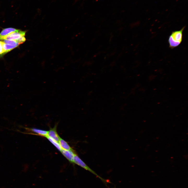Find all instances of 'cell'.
<instances>
[{
  "label": "cell",
  "mask_w": 188,
  "mask_h": 188,
  "mask_svg": "<svg viewBox=\"0 0 188 188\" xmlns=\"http://www.w3.org/2000/svg\"><path fill=\"white\" fill-rule=\"evenodd\" d=\"M46 137L48 140L59 151H60L62 149L60 146L59 144V143L54 139H52L46 136Z\"/></svg>",
  "instance_id": "30bf717a"
},
{
  "label": "cell",
  "mask_w": 188,
  "mask_h": 188,
  "mask_svg": "<svg viewBox=\"0 0 188 188\" xmlns=\"http://www.w3.org/2000/svg\"><path fill=\"white\" fill-rule=\"evenodd\" d=\"M60 152L70 162L73 163L75 153L73 150H66L62 149Z\"/></svg>",
  "instance_id": "277c9868"
},
{
  "label": "cell",
  "mask_w": 188,
  "mask_h": 188,
  "mask_svg": "<svg viewBox=\"0 0 188 188\" xmlns=\"http://www.w3.org/2000/svg\"><path fill=\"white\" fill-rule=\"evenodd\" d=\"M56 128V127L55 126L53 128H51L48 131L46 136L58 142L60 137L57 132Z\"/></svg>",
  "instance_id": "5b68a950"
},
{
  "label": "cell",
  "mask_w": 188,
  "mask_h": 188,
  "mask_svg": "<svg viewBox=\"0 0 188 188\" xmlns=\"http://www.w3.org/2000/svg\"><path fill=\"white\" fill-rule=\"evenodd\" d=\"M26 33V31L20 30L18 32H13L4 37L3 40L16 41L22 44L26 40L24 37Z\"/></svg>",
  "instance_id": "3957f363"
},
{
  "label": "cell",
  "mask_w": 188,
  "mask_h": 188,
  "mask_svg": "<svg viewBox=\"0 0 188 188\" xmlns=\"http://www.w3.org/2000/svg\"><path fill=\"white\" fill-rule=\"evenodd\" d=\"M20 30L9 28L4 29L0 33V40H3L4 37L13 32H18Z\"/></svg>",
  "instance_id": "8992f818"
},
{
  "label": "cell",
  "mask_w": 188,
  "mask_h": 188,
  "mask_svg": "<svg viewBox=\"0 0 188 188\" xmlns=\"http://www.w3.org/2000/svg\"><path fill=\"white\" fill-rule=\"evenodd\" d=\"M73 163L77 164L86 170L91 173L100 179L105 185H107L108 183H110V182L107 181L106 179L101 177L97 174L83 161L76 154H75L74 158Z\"/></svg>",
  "instance_id": "7a4b0ae2"
},
{
  "label": "cell",
  "mask_w": 188,
  "mask_h": 188,
  "mask_svg": "<svg viewBox=\"0 0 188 188\" xmlns=\"http://www.w3.org/2000/svg\"><path fill=\"white\" fill-rule=\"evenodd\" d=\"M58 143L62 149L68 150H73L68 143L61 138L59 139Z\"/></svg>",
  "instance_id": "52a82bcc"
},
{
  "label": "cell",
  "mask_w": 188,
  "mask_h": 188,
  "mask_svg": "<svg viewBox=\"0 0 188 188\" xmlns=\"http://www.w3.org/2000/svg\"><path fill=\"white\" fill-rule=\"evenodd\" d=\"M29 130L32 132L40 136L45 137L47 135L48 131L36 128H32Z\"/></svg>",
  "instance_id": "ba28073f"
},
{
  "label": "cell",
  "mask_w": 188,
  "mask_h": 188,
  "mask_svg": "<svg viewBox=\"0 0 188 188\" xmlns=\"http://www.w3.org/2000/svg\"><path fill=\"white\" fill-rule=\"evenodd\" d=\"M19 45H11L5 44H3V47L5 51V53H6L12 50L17 46Z\"/></svg>",
  "instance_id": "9c48e42d"
},
{
  "label": "cell",
  "mask_w": 188,
  "mask_h": 188,
  "mask_svg": "<svg viewBox=\"0 0 188 188\" xmlns=\"http://www.w3.org/2000/svg\"><path fill=\"white\" fill-rule=\"evenodd\" d=\"M4 42L0 41V55L5 53V51L3 48V45Z\"/></svg>",
  "instance_id": "7c38bea8"
},
{
  "label": "cell",
  "mask_w": 188,
  "mask_h": 188,
  "mask_svg": "<svg viewBox=\"0 0 188 188\" xmlns=\"http://www.w3.org/2000/svg\"><path fill=\"white\" fill-rule=\"evenodd\" d=\"M185 27H183L179 30L172 32L169 36L168 42L170 48L173 49L178 46L183 39V32Z\"/></svg>",
  "instance_id": "6da1fadb"
},
{
  "label": "cell",
  "mask_w": 188,
  "mask_h": 188,
  "mask_svg": "<svg viewBox=\"0 0 188 188\" xmlns=\"http://www.w3.org/2000/svg\"><path fill=\"white\" fill-rule=\"evenodd\" d=\"M5 44L11 45H18L21 44L18 42L14 40H4L3 42Z\"/></svg>",
  "instance_id": "8fae6325"
}]
</instances>
